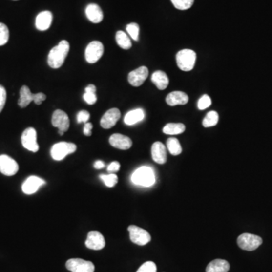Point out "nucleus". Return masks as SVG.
Listing matches in <instances>:
<instances>
[{
  "instance_id": "5",
  "label": "nucleus",
  "mask_w": 272,
  "mask_h": 272,
  "mask_svg": "<svg viewBox=\"0 0 272 272\" xmlns=\"http://www.w3.org/2000/svg\"><path fill=\"white\" fill-rule=\"evenodd\" d=\"M262 244V239L255 234L245 233V234H241L237 238V244H238L239 247L244 251H255Z\"/></svg>"
},
{
  "instance_id": "2",
  "label": "nucleus",
  "mask_w": 272,
  "mask_h": 272,
  "mask_svg": "<svg viewBox=\"0 0 272 272\" xmlns=\"http://www.w3.org/2000/svg\"><path fill=\"white\" fill-rule=\"evenodd\" d=\"M132 182L137 186L150 187L155 183V175L154 171L150 167H140L132 174Z\"/></svg>"
},
{
  "instance_id": "15",
  "label": "nucleus",
  "mask_w": 272,
  "mask_h": 272,
  "mask_svg": "<svg viewBox=\"0 0 272 272\" xmlns=\"http://www.w3.org/2000/svg\"><path fill=\"white\" fill-rule=\"evenodd\" d=\"M45 182L41 178L32 175L22 185V190L26 194H33L45 185Z\"/></svg>"
},
{
  "instance_id": "31",
  "label": "nucleus",
  "mask_w": 272,
  "mask_h": 272,
  "mask_svg": "<svg viewBox=\"0 0 272 272\" xmlns=\"http://www.w3.org/2000/svg\"><path fill=\"white\" fill-rule=\"evenodd\" d=\"M126 31L129 34L132 40L135 41H139V26L136 23H131L126 26Z\"/></svg>"
},
{
  "instance_id": "11",
  "label": "nucleus",
  "mask_w": 272,
  "mask_h": 272,
  "mask_svg": "<svg viewBox=\"0 0 272 272\" xmlns=\"http://www.w3.org/2000/svg\"><path fill=\"white\" fill-rule=\"evenodd\" d=\"M52 124L61 132H65L70 127V120L65 112L62 110H56L52 117Z\"/></svg>"
},
{
  "instance_id": "38",
  "label": "nucleus",
  "mask_w": 272,
  "mask_h": 272,
  "mask_svg": "<svg viewBox=\"0 0 272 272\" xmlns=\"http://www.w3.org/2000/svg\"><path fill=\"white\" fill-rule=\"evenodd\" d=\"M46 99V95L42 92H39V93L34 94V102L37 105H40L42 103V102Z\"/></svg>"
},
{
  "instance_id": "26",
  "label": "nucleus",
  "mask_w": 272,
  "mask_h": 272,
  "mask_svg": "<svg viewBox=\"0 0 272 272\" xmlns=\"http://www.w3.org/2000/svg\"><path fill=\"white\" fill-rule=\"evenodd\" d=\"M186 130L183 124H168L164 126L163 132L167 135H179Z\"/></svg>"
},
{
  "instance_id": "40",
  "label": "nucleus",
  "mask_w": 272,
  "mask_h": 272,
  "mask_svg": "<svg viewBox=\"0 0 272 272\" xmlns=\"http://www.w3.org/2000/svg\"><path fill=\"white\" fill-rule=\"evenodd\" d=\"M93 128V125L91 123H85L84 125V133L86 136H91L92 135V129Z\"/></svg>"
},
{
  "instance_id": "24",
  "label": "nucleus",
  "mask_w": 272,
  "mask_h": 272,
  "mask_svg": "<svg viewBox=\"0 0 272 272\" xmlns=\"http://www.w3.org/2000/svg\"><path fill=\"white\" fill-rule=\"evenodd\" d=\"M32 102H34V94L32 93L28 86L23 85L21 88L20 98L18 102L19 105L23 108L28 106Z\"/></svg>"
},
{
  "instance_id": "21",
  "label": "nucleus",
  "mask_w": 272,
  "mask_h": 272,
  "mask_svg": "<svg viewBox=\"0 0 272 272\" xmlns=\"http://www.w3.org/2000/svg\"><path fill=\"white\" fill-rule=\"evenodd\" d=\"M145 116V111L142 109L138 108L130 110L126 114L124 123L128 126L135 125L143 121Z\"/></svg>"
},
{
  "instance_id": "10",
  "label": "nucleus",
  "mask_w": 272,
  "mask_h": 272,
  "mask_svg": "<svg viewBox=\"0 0 272 272\" xmlns=\"http://www.w3.org/2000/svg\"><path fill=\"white\" fill-rule=\"evenodd\" d=\"M18 163L9 156L0 155V172L7 176H12L19 172Z\"/></svg>"
},
{
  "instance_id": "18",
  "label": "nucleus",
  "mask_w": 272,
  "mask_h": 272,
  "mask_svg": "<svg viewBox=\"0 0 272 272\" xmlns=\"http://www.w3.org/2000/svg\"><path fill=\"white\" fill-rule=\"evenodd\" d=\"M85 15L87 19L94 23H100L104 19L103 12L97 4L92 3L87 5Z\"/></svg>"
},
{
  "instance_id": "37",
  "label": "nucleus",
  "mask_w": 272,
  "mask_h": 272,
  "mask_svg": "<svg viewBox=\"0 0 272 272\" xmlns=\"http://www.w3.org/2000/svg\"><path fill=\"white\" fill-rule=\"evenodd\" d=\"M6 90L2 85H0V113L2 112V109L6 102Z\"/></svg>"
},
{
  "instance_id": "12",
  "label": "nucleus",
  "mask_w": 272,
  "mask_h": 272,
  "mask_svg": "<svg viewBox=\"0 0 272 272\" xmlns=\"http://www.w3.org/2000/svg\"><path fill=\"white\" fill-rule=\"evenodd\" d=\"M85 244L89 249L100 251L105 247V240L100 232L90 231L87 235Z\"/></svg>"
},
{
  "instance_id": "29",
  "label": "nucleus",
  "mask_w": 272,
  "mask_h": 272,
  "mask_svg": "<svg viewBox=\"0 0 272 272\" xmlns=\"http://www.w3.org/2000/svg\"><path fill=\"white\" fill-rule=\"evenodd\" d=\"M99 177L103 181L105 185L108 188L114 187L118 182V177L115 173H110L109 175H101Z\"/></svg>"
},
{
  "instance_id": "17",
  "label": "nucleus",
  "mask_w": 272,
  "mask_h": 272,
  "mask_svg": "<svg viewBox=\"0 0 272 272\" xmlns=\"http://www.w3.org/2000/svg\"><path fill=\"white\" fill-rule=\"evenodd\" d=\"M152 158L159 164H164L167 162V149L164 144L160 142L153 144L151 147Z\"/></svg>"
},
{
  "instance_id": "6",
  "label": "nucleus",
  "mask_w": 272,
  "mask_h": 272,
  "mask_svg": "<svg viewBox=\"0 0 272 272\" xmlns=\"http://www.w3.org/2000/svg\"><path fill=\"white\" fill-rule=\"evenodd\" d=\"M131 241L139 246H145L151 241V237L147 230L136 226H130L128 228Z\"/></svg>"
},
{
  "instance_id": "19",
  "label": "nucleus",
  "mask_w": 272,
  "mask_h": 272,
  "mask_svg": "<svg viewBox=\"0 0 272 272\" xmlns=\"http://www.w3.org/2000/svg\"><path fill=\"white\" fill-rule=\"evenodd\" d=\"M188 95L181 91H175L167 95L166 102L169 106L184 105L188 102Z\"/></svg>"
},
{
  "instance_id": "8",
  "label": "nucleus",
  "mask_w": 272,
  "mask_h": 272,
  "mask_svg": "<svg viewBox=\"0 0 272 272\" xmlns=\"http://www.w3.org/2000/svg\"><path fill=\"white\" fill-rule=\"evenodd\" d=\"M104 53V45L99 41H92L87 45L85 57L87 62L90 63H96Z\"/></svg>"
},
{
  "instance_id": "14",
  "label": "nucleus",
  "mask_w": 272,
  "mask_h": 272,
  "mask_svg": "<svg viewBox=\"0 0 272 272\" xmlns=\"http://www.w3.org/2000/svg\"><path fill=\"white\" fill-rule=\"evenodd\" d=\"M121 111L117 108H111L107 110L101 119V126L105 129H110L114 126L117 121L121 118Z\"/></svg>"
},
{
  "instance_id": "34",
  "label": "nucleus",
  "mask_w": 272,
  "mask_h": 272,
  "mask_svg": "<svg viewBox=\"0 0 272 272\" xmlns=\"http://www.w3.org/2000/svg\"><path fill=\"white\" fill-rule=\"evenodd\" d=\"M136 272H157V266L154 262L148 261L145 262Z\"/></svg>"
},
{
  "instance_id": "36",
  "label": "nucleus",
  "mask_w": 272,
  "mask_h": 272,
  "mask_svg": "<svg viewBox=\"0 0 272 272\" xmlns=\"http://www.w3.org/2000/svg\"><path fill=\"white\" fill-rule=\"evenodd\" d=\"M84 99L88 105H94L95 102H97V96L96 94L93 92H85L84 95Z\"/></svg>"
},
{
  "instance_id": "20",
  "label": "nucleus",
  "mask_w": 272,
  "mask_h": 272,
  "mask_svg": "<svg viewBox=\"0 0 272 272\" xmlns=\"http://www.w3.org/2000/svg\"><path fill=\"white\" fill-rule=\"evenodd\" d=\"M52 12L49 11L41 12L36 18V27L41 31L48 30L52 24Z\"/></svg>"
},
{
  "instance_id": "35",
  "label": "nucleus",
  "mask_w": 272,
  "mask_h": 272,
  "mask_svg": "<svg viewBox=\"0 0 272 272\" xmlns=\"http://www.w3.org/2000/svg\"><path fill=\"white\" fill-rule=\"evenodd\" d=\"M89 118H90V114L86 110H81L77 114V122H78V124H81V123L85 124V123L88 122Z\"/></svg>"
},
{
  "instance_id": "28",
  "label": "nucleus",
  "mask_w": 272,
  "mask_h": 272,
  "mask_svg": "<svg viewBox=\"0 0 272 272\" xmlns=\"http://www.w3.org/2000/svg\"><path fill=\"white\" fill-rule=\"evenodd\" d=\"M219 122V114L216 111H210L207 114L203 121V126L206 128L214 126Z\"/></svg>"
},
{
  "instance_id": "32",
  "label": "nucleus",
  "mask_w": 272,
  "mask_h": 272,
  "mask_svg": "<svg viewBox=\"0 0 272 272\" xmlns=\"http://www.w3.org/2000/svg\"><path fill=\"white\" fill-rule=\"evenodd\" d=\"M9 28L4 23H0V46L5 45L9 41Z\"/></svg>"
},
{
  "instance_id": "1",
  "label": "nucleus",
  "mask_w": 272,
  "mask_h": 272,
  "mask_svg": "<svg viewBox=\"0 0 272 272\" xmlns=\"http://www.w3.org/2000/svg\"><path fill=\"white\" fill-rule=\"evenodd\" d=\"M70 44L67 41H62L59 45L53 47L48 56V63L52 68L57 69L63 65L68 55Z\"/></svg>"
},
{
  "instance_id": "7",
  "label": "nucleus",
  "mask_w": 272,
  "mask_h": 272,
  "mask_svg": "<svg viewBox=\"0 0 272 272\" xmlns=\"http://www.w3.org/2000/svg\"><path fill=\"white\" fill-rule=\"evenodd\" d=\"M21 143L23 147L30 151L34 153L38 151L40 147L37 143V134L36 129L30 127L23 131L21 135Z\"/></svg>"
},
{
  "instance_id": "44",
  "label": "nucleus",
  "mask_w": 272,
  "mask_h": 272,
  "mask_svg": "<svg viewBox=\"0 0 272 272\" xmlns=\"http://www.w3.org/2000/svg\"><path fill=\"white\" fill-rule=\"evenodd\" d=\"M13 1H18V0H13Z\"/></svg>"
},
{
  "instance_id": "33",
  "label": "nucleus",
  "mask_w": 272,
  "mask_h": 272,
  "mask_svg": "<svg viewBox=\"0 0 272 272\" xmlns=\"http://www.w3.org/2000/svg\"><path fill=\"white\" fill-rule=\"evenodd\" d=\"M212 105V100L209 95H203L201 99H199L198 103H197V107L200 110H205L207 107Z\"/></svg>"
},
{
  "instance_id": "39",
  "label": "nucleus",
  "mask_w": 272,
  "mask_h": 272,
  "mask_svg": "<svg viewBox=\"0 0 272 272\" xmlns=\"http://www.w3.org/2000/svg\"><path fill=\"white\" fill-rule=\"evenodd\" d=\"M120 168H121L120 163L114 161L107 167V172H110V173H115V172H118Z\"/></svg>"
},
{
  "instance_id": "43",
  "label": "nucleus",
  "mask_w": 272,
  "mask_h": 272,
  "mask_svg": "<svg viewBox=\"0 0 272 272\" xmlns=\"http://www.w3.org/2000/svg\"><path fill=\"white\" fill-rule=\"evenodd\" d=\"M59 135H63V133H64V132H61V131H59Z\"/></svg>"
},
{
  "instance_id": "3",
  "label": "nucleus",
  "mask_w": 272,
  "mask_h": 272,
  "mask_svg": "<svg viewBox=\"0 0 272 272\" xmlns=\"http://www.w3.org/2000/svg\"><path fill=\"white\" fill-rule=\"evenodd\" d=\"M197 55L191 49H183L176 55L178 67L183 71H190L195 65Z\"/></svg>"
},
{
  "instance_id": "22",
  "label": "nucleus",
  "mask_w": 272,
  "mask_h": 272,
  "mask_svg": "<svg viewBox=\"0 0 272 272\" xmlns=\"http://www.w3.org/2000/svg\"><path fill=\"white\" fill-rule=\"evenodd\" d=\"M151 81L160 90H164L169 85V78L165 72L157 70L152 74Z\"/></svg>"
},
{
  "instance_id": "9",
  "label": "nucleus",
  "mask_w": 272,
  "mask_h": 272,
  "mask_svg": "<svg viewBox=\"0 0 272 272\" xmlns=\"http://www.w3.org/2000/svg\"><path fill=\"white\" fill-rule=\"evenodd\" d=\"M66 268L71 272H94L95 266L90 261L70 259L66 262Z\"/></svg>"
},
{
  "instance_id": "27",
  "label": "nucleus",
  "mask_w": 272,
  "mask_h": 272,
  "mask_svg": "<svg viewBox=\"0 0 272 272\" xmlns=\"http://www.w3.org/2000/svg\"><path fill=\"white\" fill-rule=\"evenodd\" d=\"M167 148L172 155H179L182 152L180 142L175 138H169L167 142Z\"/></svg>"
},
{
  "instance_id": "4",
  "label": "nucleus",
  "mask_w": 272,
  "mask_h": 272,
  "mask_svg": "<svg viewBox=\"0 0 272 272\" xmlns=\"http://www.w3.org/2000/svg\"><path fill=\"white\" fill-rule=\"evenodd\" d=\"M77 150L75 144L62 142L55 144L51 149V156L55 161H60Z\"/></svg>"
},
{
  "instance_id": "25",
  "label": "nucleus",
  "mask_w": 272,
  "mask_h": 272,
  "mask_svg": "<svg viewBox=\"0 0 272 272\" xmlns=\"http://www.w3.org/2000/svg\"><path fill=\"white\" fill-rule=\"evenodd\" d=\"M116 41L119 46L124 49H129L132 47L130 39L127 36L125 32L117 31L116 34Z\"/></svg>"
},
{
  "instance_id": "16",
  "label": "nucleus",
  "mask_w": 272,
  "mask_h": 272,
  "mask_svg": "<svg viewBox=\"0 0 272 272\" xmlns=\"http://www.w3.org/2000/svg\"><path fill=\"white\" fill-rule=\"evenodd\" d=\"M109 142L110 146L120 150H128L132 146V140L129 137L119 133L112 135L109 139Z\"/></svg>"
},
{
  "instance_id": "30",
  "label": "nucleus",
  "mask_w": 272,
  "mask_h": 272,
  "mask_svg": "<svg viewBox=\"0 0 272 272\" xmlns=\"http://www.w3.org/2000/svg\"><path fill=\"white\" fill-rule=\"evenodd\" d=\"M174 7L179 10H187L194 4V0H171Z\"/></svg>"
},
{
  "instance_id": "23",
  "label": "nucleus",
  "mask_w": 272,
  "mask_h": 272,
  "mask_svg": "<svg viewBox=\"0 0 272 272\" xmlns=\"http://www.w3.org/2000/svg\"><path fill=\"white\" fill-rule=\"evenodd\" d=\"M230 269L229 262L224 259H215L209 262L206 272H228Z\"/></svg>"
},
{
  "instance_id": "42",
  "label": "nucleus",
  "mask_w": 272,
  "mask_h": 272,
  "mask_svg": "<svg viewBox=\"0 0 272 272\" xmlns=\"http://www.w3.org/2000/svg\"><path fill=\"white\" fill-rule=\"evenodd\" d=\"M105 163L102 161H98L95 163L94 164V167H95V169H103L104 167H105Z\"/></svg>"
},
{
  "instance_id": "13",
  "label": "nucleus",
  "mask_w": 272,
  "mask_h": 272,
  "mask_svg": "<svg viewBox=\"0 0 272 272\" xmlns=\"http://www.w3.org/2000/svg\"><path fill=\"white\" fill-rule=\"evenodd\" d=\"M147 77H148V69L145 66H142L129 73L128 81L132 86L139 87L143 84Z\"/></svg>"
},
{
  "instance_id": "41",
  "label": "nucleus",
  "mask_w": 272,
  "mask_h": 272,
  "mask_svg": "<svg viewBox=\"0 0 272 272\" xmlns=\"http://www.w3.org/2000/svg\"><path fill=\"white\" fill-rule=\"evenodd\" d=\"M85 92H93V93H95V92H96V87H95L93 84H89V85L85 88Z\"/></svg>"
}]
</instances>
